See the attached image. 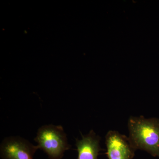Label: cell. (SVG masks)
I'll return each mask as SVG.
<instances>
[{"label":"cell","instance_id":"cell-1","mask_svg":"<svg viewBox=\"0 0 159 159\" xmlns=\"http://www.w3.org/2000/svg\"><path fill=\"white\" fill-rule=\"evenodd\" d=\"M128 127L129 138L136 150L145 151L159 158V119L131 116Z\"/></svg>","mask_w":159,"mask_h":159},{"label":"cell","instance_id":"cell-2","mask_svg":"<svg viewBox=\"0 0 159 159\" xmlns=\"http://www.w3.org/2000/svg\"><path fill=\"white\" fill-rule=\"evenodd\" d=\"M34 140L49 159H61L66 151L71 148L61 125H43L39 129Z\"/></svg>","mask_w":159,"mask_h":159},{"label":"cell","instance_id":"cell-3","mask_svg":"<svg viewBox=\"0 0 159 159\" xmlns=\"http://www.w3.org/2000/svg\"><path fill=\"white\" fill-rule=\"evenodd\" d=\"M39 149L26 139L20 137H7L0 146L2 159H33L34 153Z\"/></svg>","mask_w":159,"mask_h":159},{"label":"cell","instance_id":"cell-4","mask_svg":"<svg viewBox=\"0 0 159 159\" xmlns=\"http://www.w3.org/2000/svg\"><path fill=\"white\" fill-rule=\"evenodd\" d=\"M107 155L108 159H133L135 148L129 137L115 130H110L105 137Z\"/></svg>","mask_w":159,"mask_h":159},{"label":"cell","instance_id":"cell-5","mask_svg":"<svg viewBox=\"0 0 159 159\" xmlns=\"http://www.w3.org/2000/svg\"><path fill=\"white\" fill-rule=\"evenodd\" d=\"M100 138L93 130L88 134L82 135L80 140H76L78 157L77 159H98L99 152Z\"/></svg>","mask_w":159,"mask_h":159}]
</instances>
